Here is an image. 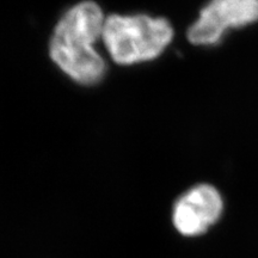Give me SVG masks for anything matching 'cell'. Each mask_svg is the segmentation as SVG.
Returning a JSON list of instances; mask_svg holds the SVG:
<instances>
[{
	"instance_id": "obj_1",
	"label": "cell",
	"mask_w": 258,
	"mask_h": 258,
	"mask_svg": "<svg viewBox=\"0 0 258 258\" xmlns=\"http://www.w3.org/2000/svg\"><path fill=\"white\" fill-rule=\"evenodd\" d=\"M104 21L96 3H79L61 17L51 36V60L82 85H93L104 77L105 62L95 47L102 38Z\"/></svg>"
},
{
	"instance_id": "obj_4",
	"label": "cell",
	"mask_w": 258,
	"mask_h": 258,
	"mask_svg": "<svg viewBox=\"0 0 258 258\" xmlns=\"http://www.w3.org/2000/svg\"><path fill=\"white\" fill-rule=\"evenodd\" d=\"M224 201L213 185L199 184L183 194L173 205L172 222L183 237L203 235L220 220Z\"/></svg>"
},
{
	"instance_id": "obj_2",
	"label": "cell",
	"mask_w": 258,
	"mask_h": 258,
	"mask_svg": "<svg viewBox=\"0 0 258 258\" xmlns=\"http://www.w3.org/2000/svg\"><path fill=\"white\" fill-rule=\"evenodd\" d=\"M173 37L165 18L147 15H111L105 18L102 40L118 64H134L157 59Z\"/></svg>"
},
{
	"instance_id": "obj_3",
	"label": "cell",
	"mask_w": 258,
	"mask_h": 258,
	"mask_svg": "<svg viewBox=\"0 0 258 258\" xmlns=\"http://www.w3.org/2000/svg\"><path fill=\"white\" fill-rule=\"evenodd\" d=\"M258 21V0H211L188 30V40L196 46H213L230 29L243 28Z\"/></svg>"
}]
</instances>
